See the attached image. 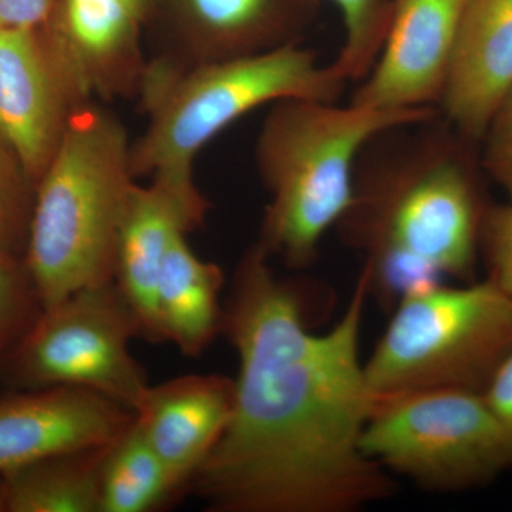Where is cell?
<instances>
[{"label":"cell","mask_w":512,"mask_h":512,"mask_svg":"<svg viewBox=\"0 0 512 512\" xmlns=\"http://www.w3.org/2000/svg\"><path fill=\"white\" fill-rule=\"evenodd\" d=\"M318 0H151L146 23L160 29L161 57L195 66L301 43Z\"/></svg>","instance_id":"obj_10"},{"label":"cell","mask_w":512,"mask_h":512,"mask_svg":"<svg viewBox=\"0 0 512 512\" xmlns=\"http://www.w3.org/2000/svg\"><path fill=\"white\" fill-rule=\"evenodd\" d=\"M512 92V0H468L439 106L468 140L488 136Z\"/></svg>","instance_id":"obj_15"},{"label":"cell","mask_w":512,"mask_h":512,"mask_svg":"<svg viewBox=\"0 0 512 512\" xmlns=\"http://www.w3.org/2000/svg\"><path fill=\"white\" fill-rule=\"evenodd\" d=\"M365 362L375 396L426 389L483 393L512 350V302L493 284H437L404 296Z\"/></svg>","instance_id":"obj_6"},{"label":"cell","mask_w":512,"mask_h":512,"mask_svg":"<svg viewBox=\"0 0 512 512\" xmlns=\"http://www.w3.org/2000/svg\"><path fill=\"white\" fill-rule=\"evenodd\" d=\"M481 394L503 431L512 456V350L495 370Z\"/></svg>","instance_id":"obj_24"},{"label":"cell","mask_w":512,"mask_h":512,"mask_svg":"<svg viewBox=\"0 0 512 512\" xmlns=\"http://www.w3.org/2000/svg\"><path fill=\"white\" fill-rule=\"evenodd\" d=\"M468 0H392L382 50L350 103L437 109Z\"/></svg>","instance_id":"obj_12"},{"label":"cell","mask_w":512,"mask_h":512,"mask_svg":"<svg viewBox=\"0 0 512 512\" xmlns=\"http://www.w3.org/2000/svg\"><path fill=\"white\" fill-rule=\"evenodd\" d=\"M35 188L0 130V261H25Z\"/></svg>","instance_id":"obj_21"},{"label":"cell","mask_w":512,"mask_h":512,"mask_svg":"<svg viewBox=\"0 0 512 512\" xmlns=\"http://www.w3.org/2000/svg\"><path fill=\"white\" fill-rule=\"evenodd\" d=\"M126 127L84 104L37 181L25 265L43 308L116 278L117 248L136 184Z\"/></svg>","instance_id":"obj_4"},{"label":"cell","mask_w":512,"mask_h":512,"mask_svg":"<svg viewBox=\"0 0 512 512\" xmlns=\"http://www.w3.org/2000/svg\"><path fill=\"white\" fill-rule=\"evenodd\" d=\"M124 2L136 10L140 18L144 20V25H146L148 15H150L151 0H124Z\"/></svg>","instance_id":"obj_28"},{"label":"cell","mask_w":512,"mask_h":512,"mask_svg":"<svg viewBox=\"0 0 512 512\" xmlns=\"http://www.w3.org/2000/svg\"><path fill=\"white\" fill-rule=\"evenodd\" d=\"M437 114V109H373L350 101L272 104L256 138V167L269 195L256 242L289 268L311 265L329 229L348 211L366 147Z\"/></svg>","instance_id":"obj_3"},{"label":"cell","mask_w":512,"mask_h":512,"mask_svg":"<svg viewBox=\"0 0 512 512\" xmlns=\"http://www.w3.org/2000/svg\"><path fill=\"white\" fill-rule=\"evenodd\" d=\"M224 274L204 261L187 242L175 239L165 256L156 293L158 326L163 342H171L187 357H198L222 333Z\"/></svg>","instance_id":"obj_17"},{"label":"cell","mask_w":512,"mask_h":512,"mask_svg":"<svg viewBox=\"0 0 512 512\" xmlns=\"http://www.w3.org/2000/svg\"><path fill=\"white\" fill-rule=\"evenodd\" d=\"M136 413L84 387L26 390L0 399V474L42 458L106 446Z\"/></svg>","instance_id":"obj_13"},{"label":"cell","mask_w":512,"mask_h":512,"mask_svg":"<svg viewBox=\"0 0 512 512\" xmlns=\"http://www.w3.org/2000/svg\"><path fill=\"white\" fill-rule=\"evenodd\" d=\"M45 28L90 96H138L146 25L124 0H55Z\"/></svg>","instance_id":"obj_14"},{"label":"cell","mask_w":512,"mask_h":512,"mask_svg":"<svg viewBox=\"0 0 512 512\" xmlns=\"http://www.w3.org/2000/svg\"><path fill=\"white\" fill-rule=\"evenodd\" d=\"M370 460L433 493H461L512 470L503 431L483 394L410 390L375 396L362 436Z\"/></svg>","instance_id":"obj_7"},{"label":"cell","mask_w":512,"mask_h":512,"mask_svg":"<svg viewBox=\"0 0 512 512\" xmlns=\"http://www.w3.org/2000/svg\"><path fill=\"white\" fill-rule=\"evenodd\" d=\"M134 338L140 326L116 282L90 286L43 308L0 370L19 389L84 387L136 413L150 384Z\"/></svg>","instance_id":"obj_8"},{"label":"cell","mask_w":512,"mask_h":512,"mask_svg":"<svg viewBox=\"0 0 512 512\" xmlns=\"http://www.w3.org/2000/svg\"><path fill=\"white\" fill-rule=\"evenodd\" d=\"M92 99L45 23L37 28H0V130L35 187L73 114Z\"/></svg>","instance_id":"obj_9"},{"label":"cell","mask_w":512,"mask_h":512,"mask_svg":"<svg viewBox=\"0 0 512 512\" xmlns=\"http://www.w3.org/2000/svg\"><path fill=\"white\" fill-rule=\"evenodd\" d=\"M346 84L301 43L195 66L157 56L138 92L148 121L131 144V170L141 178L192 167L202 147L251 111L289 99L336 101Z\"/></svg>","instance_id":"obj_5"},{"label":"cell","mask_w":512,"mask_h":512,"mask_svg":"<svg viewBox=\"0 0 512 512\" xmlns=\"http://www.w3.org/2000/svg\"><path fill=\"white\" fill-rule=\"evenodd\" d=\"M485 167L512 201V136L490 140Z\"/></svg>","instance_id":"obj_26"},{"label":"cell","mask_w":512,"mask_h":512,"mask_svg":"<svg viewBox=\"0 0 512 512\" xmlns=\"http://www.w3.org/2000/svg\"><path fill=\"white\" fill-rule=\"evenodd\" d=\"M235 382L222 375H188L148 386L136 420L150 446L187 491L231 420Z\"/></svg>","instance_id":"obj_16"},{"label":"cell","mask_w":512,"mask_h":512,"mask_svg":"<svg viewBox=\"0 0 512 512\" xmlns=\"http://www.w3.org/2000/svg\"><path fill=\"white\" fill-rule=\"evenodd\" d=\"M0 512H3V500H2V493H0Z\"/></svg>","instance_id":"obj_29"},{"label":"cell","mask_w":512,"mask_h":512,"mask_svg":"<svg viewBox=\"0 0 512 512\" xmlns=\"http://www.w3.org/2000/svg\"><path fill=\"white\" fill-rule=\"evenodd\" d=\"M332 2L342 15L345 42L340 47L339 55L330 64L346 82H362L382 50L392 15V0Z\"/></svg>","instance_id":"obj_20"},{"label":"cell","mask_w":512,"mask_h":512,"mask_svg":"<svg viewBox=\"0 0 512 512\" xmlns=\"http://www.w3.org/2000/svg\"><path fill=\"white\" fill-rule=\"evenodd\" d=\"M185 493L184 485L150 446L136 416L104 454L100 512H151Z\"/></svg>","instance_id":"obj_19"},{"label":"cell","mask_w":512,"mask_h":512,"mask_svg":"<svg viewBox=\"0 0 512 512\" xmlns=\"http://www.w3.org/2000/svg\"><path fill=\"white\" fill-rule=\"evenodd\" d=\"M512 136V92L507 100L504 101L503 107L498 111L493 126L490 128L488 138H504Z\"/></svg>","instance_id":"obj_27"},{"label":"cell","mask_w":512,"mask_h":512,"mask_svg":"<svg viewBox=\"0 0 512 512\" xmlns=\"http://www.w3.org/2000/svg\"><path fill=\"white\" fill-rule=\"evenodd\" d=\"M109 444L55 454L0 474L3 512H100L101 464Z\"/></svg>","instance_id":"obj_18"},{"label":"cell","mask_w":512,"mask_h":512,"mask_svg":"<svg viewBox=\"0 0 512 512\" xmlns=\"http://www.w3.org/2000/svg\"><path fill=\"white\" fill-rule=\"evenodd\" d=\"M55 0H0V28H37L49 19Z\"/></svg>","instance_id":"obj_25"},{"label":"cell","mask_w":512,"mask_h":512,"mask_svg":"<svg viewBox=\"0 0 512 512\" xmlns=\"http://www.w3.org/2000/svg\"><path fill=\"white\" fill-rule=\"evenodd\" d=\"M208 202L192 167L158 170L147 187L134 184L119 235L116 278L140 326V338L163 343L156 293L165 256L175 239L204 224Z\"/></svg>","instance_id":"obj_11"},{"label":"cell","mask_w":512,"mask_h":512,"mask_svg":"<svg viewBox=\"0 0 512 512\" xmlns=\"http://www.w3.org/2000/svg\"><path fill=\"white\" fill-rule=\"evenodd\" d=\"M410 130L366 147L352 202L336 225L343 242L365 256L370 298L387 312L446 276L474 281L490 205L450 124L437 127L434 117Z\"/></svg>","instance_id":"obj_2"},{"label":"cell","mask_w":512,"mask_h":512,"mask_svg":"<svg viewBox=\"0 0 512 512\" xmlns=\"http://www.w3.org/2000/svg\"><path fill=\"white\" fill-rule=\"evenodd\" d=\"M43 311L25 261H0V363Z\"/></svg>","instance_id":"obj_22"},{"label":"cell","mask_w":512,"mask_h":512,"mask_svg":"<svg viewBox=\"0 0 512 512\" xmlns=\"http://www.w3.org/2000/svg\"><path fill=\"white\" fill-rule=\"evenodd\" d=\"M480 252L487 281L512 302V201L488 205L481 227Z\"/></svg>","instance_id":"obj_23"},{"label":"cell","mask_w":512,"mask_h":512,"mask_svg":"<svg viewBox=\"0 0 512 512\" xmlns=\"http://www.w3.org/2000/svg\"><path fill=\"white\" fill-rule=\"evenodd\" d=\"M271 261L255 242L235 268L222 320L239 362L234 407L187 491L211 512H356L389 500L392 474L362 448L375 402L360 359L367 276L342 318L315 333L302 292Z\"/></svg>","instance_id":"obj_1"}]
</instances>
